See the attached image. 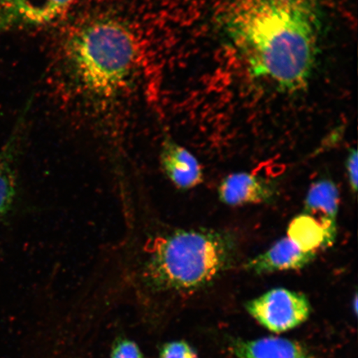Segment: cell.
<instances>
[{
    "mask_svg": "<svg viewBox=\"0 0 358 358\" xmlns=\"http://www.w3.org/2000/svg\"><path fill=\"white\" fill-rule=\"evenodd\" d=\"M218 22L253 78L285 93L308 87L323 32L320 0H232Z\"/></svg>",
    "mask_w": 358,
    "mask_h": 358,
    "instance_id": "1",
    "label": "cell"
},
{
    "mask_svg": "<svg viewBox=\"0 0 358 358\" xmlns=\"http://www.w3.org/2000/svg\"><path fill=\"white\" fill-rule=\"evenodd\" d=\"M20 133L13 134L0 151V221L11 211L17 198Z\"/></svg>",
    "mask_w": 358,
    "mask_h": 358,
    "instance_id": "11",
    "label": "cell"
},
{
    "mask_svg": "<svg viewBox=\"0 0 358 358\" xmlns=\"http://www.w3.org/2000/svg\"><path fill=\"white\" fill-rule=\"evenodd\" d=\"M316 252H303L288 236L273 244L265 252L250 259L244 265L246 271L262 275L271 273L299 271L315 261Z\"/></svg>",
    "mask_w": 358,
    "mask_h": 358,
    "instance_id": "7",
    "label": "cell"
},
{
    "mask_svg": "<svg viewBox=\"0 0 358 358\" xmlns=\"http://www.w3.org/2000/svg\"><path fill=\"white\" fill-rule=\"evenodd\" d=\"M287 236L303 252H317L334 243L321 222L310 214L303 213L290 222Z\"/></svg>",
    "mask_w": 358,
    "mask_h": 358,
    "instance_id": "12",
    "label": "cell"
},
{
    "mask_svg": "<svg viewBox=\"0 0 358 358\" xmlns=\"http://www.w3.org/2000/svg\"><path fill=\"white\" fill-rule=\"evenodd\" d=\"M141 277L160 292H192L205 288L234 265L237 241L231 232L178 229L159 234L145 246Z\"/></svg>",
    "mask_w": 358,
    "mask_h": 358,
    "instance_id": "2",
    "label": "cell"
},
{
    "mask_svg": "<svg viewBox=\"0 0 358 358\" xmlns=\"http://www.w3.org/2000/svg\"><path fill=\"white\" fill-rule=\"evenodd\" d=\"M110 358H145L137 344L128 338H120L112 348Z\"/></svg>",
    "mask_w": 358,
    "mask_h": 358,
    "instance_id": "14",
    "label": "cell"
},
{
    "mask_svg": "<svg viewBox=\"0 0 358 358\" xmlns=\"http://www.w3.org/2000/svg\"><path fill=\"white\" fill-rule=\"evenodd\" d=\"M75 2L76 0H0V30L52 24L64 16Z\"/></svg>",
    "mask_w": 358,
    "mask_h": 358,
    "instance_id": "5",
    "label": "cell"
},
{
    "mask_svg": "<svg viewBox=\"0 0 358 358\" xmlns=\"http://www.w3.org/2000/svg\"><path fill=\"white\" fill-rule=\"evenodd\" d=\"M137 42L131 29L102 17L80 27L66 43L67 62L85 91L101 99L117 96L136 67Z\"/></svg>",
    "mask_w": 358,
    "mask_h": 358,
    "instance_id": "3",
    "label": "cell"
},
{
    "mask_svg": "<svg viewBox=\"0 0 358 358\" xmlns=\"http://www.w3.org/2000/svg\"><path fill=\"white\" fill-rule=\"evenodd\" d=\"M339 201L338 187L328 178L313 182L304 201L303 213L312 215L321 222L334 243L338 235Z\"/></svg>",
    "mask_w": 358,
    "mask_h": 358,
    "instance_id": "9",
    "label": "cell"
},
{
    "mask_svg": "<svg viewBox=\"0 0 358 358\" xmlns=\"http://www.w3.org/2000/svg\"><path fill=\"white\" fill-rule=\"evenodd\" d=\"M159 161L165 176L178 189H192L203 182V171L198 159L171 138L165 137Z\"/></svg>",
    "mask_w": 358,
    "mask_h": 358,
    "instance_id": "8",
    "label": "cell"
},
{
    "mask_svg": "<svg viewBox=\"0 0 358 358\" xmlns=\"http://www.w3.org/2000/svg\"><path fill=\"white\" fill-rule=\"evenodd\" d=\"M232 352L235 358H311L301 343L280 337L236 341Z\"/></svg>",
    "mask_w": 358,
    "mask_h": 358,
    "instance_id": "10",
    "label": "cell"
},
{
    "mask_svg": "<svg viewBox=\"0 0 358 358\" xmlns=\"http://www.w3.org/2000/svg\"><path fill=\"white\" fill-rule=\"evenodd\" d=\"M159 358H199L198 353L185 341L165 343L161 348Z\"/></svg>",
    "mask_w": 358,
    "mask_h": 358,
    "instance_id": "13",
    "label": "cell"
},
{
    "mask_svg": "<svg viewBox=\"0 0 358 358\" xmlns=\"http://www.w3.org/2000/svg\"><path fill=\"white\" fill-rule=\"evenodd\" d=\"M345 165L349 187H350L352 194H356L358 186V159L357 149H351L349 150Z\"/></svg>",
    "mask_w": 358,
    "mask_h": 358,
    "instance_id": "15",
    "label": "cell"
},
{
    "mask_svg": "<svg viewBox=\"0 0 358 358\" xmlns=\"http://www.w3.org/2000/svg\"><path fill=\"white\" fill-rule=\"evenodd\" d=\"M277 194L274 182L248 172L231 173L218 187L219 200L231 207L270 203Z\"/></svg>",
    "mask_w": 358,
    "mask_h": 358,
    "instance_id": "6",
    "label": "cell"
},
{
    "mask_svg": "<svg viewBox=\"0 0 358 358\" xmlns=\"http://www.w3.org/2000/svg\"><path fill=\"white\" fill-rule=\"evenodd\" d=\"M245 310L263 328L281 334L306 323L311 304L301 292L275 288L246 303Z\"/></svg>",
    "mask_w": 358,
    "mask_h": 358,
    "instance_id": "4",
    "label": "cell"
}]
</instances>
